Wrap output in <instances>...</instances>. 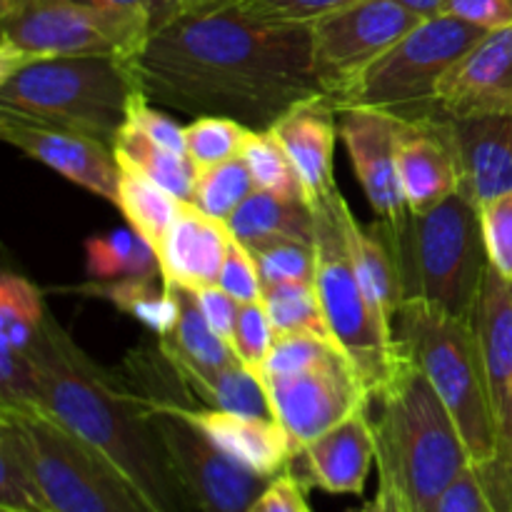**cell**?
Instances as JSON below:
<instances>
[{"mask_svg":"<svg viewBox=\"0 0 512 512\" xmlns=\"http://www.w3.org/2000/svg\"><path fill=\"white\" fill-rule=\"evenodd\" d=\"M140 93L153 105L220 115L268 130L298 100L320 93L310 23L250 15L238 3L158 25L133 58Z\"/></svg>","mask_w":512,"mask_h":512,"instance_id":"1","label":"cell"},{"mask_svg":"<svg viewBox=\"0 0 512 512\" xmlns=\"http://www.w3.org/2000/svg\"><path fill=\"white\" fill-rule=\"evenodd\" d=\"M25 358L38 388V410L103 453L160 512H193L143 400L118 373L100 368L50 313Z\"/></svg>","mask_w":512,"mask_h":512,"instance_id":"2","label":"cell"},{"mask_svg":"<svg viewBox=\"0 0 512 512\" xmlns=\"http://www.w3.org/2000/svg\"><path fill=\"white\" fill-rule=\"evenodd\" d=\"M378 400L380 415L373 420L378 483L390 485L408 512H433L440 495L473 465L458 425L405 355Z\"/></svg>","mask_w":512,"mask_h":512,"instance_id":"3","label":"cell"},{"mask_svg":"<svg viewBox=\"0 0 512 512\" xmlns=\"http://www.w3.org/2000/svg\"><path fill=\"white\" fill-rule=\"evenodd\" d=\"M398 268L403 303H428L473 320L488 273L480 210L463 188L398 225L375 220Z\"/></svg>","mask_w":512,"mask_h":512,"instance_id":"4","label":"cell"},{"mask_svg":"<svg viewBox=\"0 0 512 512\" xmlns=\"http://www.w3.org/2000/svg\"><path fill=\"white\" fill-rule=\"evenodd\" d=\"M138 95L133 60L120 55L30 60L0 75V110L103 140L110 148Z\"/></svg>","mask_w":512,"mask_h":512,"instance_id":"5","label":"cell"},{"mask_svg":"<svg viewBox=\"0 0 512 512\" xmlns=\"http://www.w3.org/2000/svg\"><path fill=\"white\" fill-rule=\"evenodd\" d=\"M398 348L453 415L473 465L495 460L493 410L475 320L428 303H403L393 320Z\"/></svg>","mask_w":512,"mask_h":512,"instance_id":"6","label":"cell"},{"mask_svg":"<svg viewBox=\"0 0 512 512\" xmlns=\"http://www.w3.org/2000/svg\"><path fill=\"white\" fill-rule=\"evenodd\" d=\"M345 198L335 190L315 205V293L330 335L358 370L370 400H378L403 365L393 325L380 318L355 270L345 233Z\"/></svg>","mask_w":512,"mask_h":512,"instance_id":"7","label":"cell"},{"mask_svg":"<svg viewBox=\"0 0 512 512\" xmlns=\"http://www.w3.org/2000/svg\"><path fill=\"white\" fill-rule=\"evenodd\" d=\"M483 35V28L455 15H425L330 100L338 110L370 108L403 123L443 115L438 108L440 83Z\"/></svg>","mask_w":512,"mask_h":512,"instance_id":"8","label":"cell"},{"mask_svg":"<svg viewBox=\"0 0 512 512\" xmlns=\"http://www.w3.org/2000/svg\"><path fill=\"white\" fill-rule=\"evenodd\" d=\"M153 20L78 0H0V75L30 60L140 53Z\"/></svg>","mask_w":512,"mask_h":512,"instance_id":"9","label":"cell"},{"mask_svg":"<svg viewBox=\"0 0 512 512\" xmlns=\"http://www.w3.org/2000/svg\"><path fill=\"white\" fill-rule=\"evenodd\" d=\"M0 413L15 418L23 428L55 512H160L123 470L45 410Z\"/></svg>","mask_w":512,"mask_h":512,"instance_id":"10","label":"cell"},{"mask_svg":"<svg viewBox=\"0 0 512 512\" xmlns=\"http://www.w3.org/2000/svg\"><path fill=\"white\" fill-rule=\"evenodd\" d=\"M143 405L193 512H248L273 483L225 455L198 425L180 413V405L148 400H143Z\"/></svg>","mask_w":512,"mask_h":512,"instance_id":"11","label":"cell"},{"mask_svg":"<svg viewBox=\"0 0 512 512\" xmlns=\"http://www.w3.org/2000/svg\"><path fill=\"white\" fill-rule=\"evenodd\" d=\"M423 20L400 0H355L310 23L320 93L335 98Z\"/></svg>","mask_w":512,"mask_h":512,"instance_id":"12","label":"cell"},{"mask_svg":"<svg viewBox=\"0 0 512 512\" xmlns=\"http://www.w3.org/2000/svg\"><path fill=\"white\" fill-rule=\"evenodd\" d=\"M495 423V460L473 465L493 512H512V283L488 268L475 310Z\"/></svg>","mask_w":512,"mask_h":512,"instance_id":"13","label":"cell"},{"mask_svg":"<svg viewBox=\"0 0 512 512\" xmlns=\"http://www.w3.org/2000/svg\"><path fill=\"white\" fill-rule=\"evenodd\" d=\"M260 378L268 388L275 420L293 445V458L305 445L370 403L358 370L343 350H335L313 368Z\"/></svg>","mask_w":512,"mask_h":512,"instance_id":"14","label":"cell"},{"mask_svg":"<svg viewBox=\"0 0 512 512\" xmlns=\"http://www.w3.org/2000/svg\"><path fill=\"white\" fill-rule=\"evenodd\" d=\"M0 138L28 158L48 165L70 183L115 205L120 165L113 148L103 140L70 133L63 128H50V125L8 113V110H0Z\"/></svg>","mask_w":512,"mask_h":512,"instance_id":"15","label":"cell"},{"mask_svg":"<svg viewBox=\"0 0 512 512\" xmlns=\"http://www.w3.org/2000/svg\"><path fill=\"white\" fill-rule=\"evenodd\" d=\"M340 140L375 220L398 225L410 213L398 175V138L403 120L370 108L338 110Z\"/></svg>","mask_w":512,"mask_h":512,"instance_id":"16","label":"cell"},{"mask_svg":"<svg viewBox=\"0 0 512 512\" xmlns=\"http://www.w3.org/2000/svg\"><path fill=\"white\" fill-rule=\"evenodd\" d=\"M398 175L410 213H425L463 188L458 138L453 118L403 123L398 138Z\"/></svg>","mask_w":512,"mask_h":512,"instance_id":"17","label":"cell"},{"mask_svg":"<svg viewBox=\"0 0 512 512\" xmlns=\"http://www.w3.org/2000/svg\"><path fill=\"white\" fill-rule=\"evenodd\" d=\"M438 108L448 118L512 113V25L485 30L453 65L440 83Z\"/></svg>","mask_w":512,"mask_h":512,"instance_id":"18","label":"cell"},{"mask_svg":"<svg viewBox=\"0 0 512 512\" xmlns=\"http://www.w3.org/2000/svg\"><path fill=\"white\" fill-rule=\"evenodd\" d=\"M338 108L328 95L318 93L298 100L268 128L293 163L310 208L328 200L335 185L333 155L338 140Z\"/></svg>","mask_w":512,"mask_h":512,"instance_id":"19","label":"cell"},{"mask_svg":"<svg viewBox=\"0 0 512 512\" xmlns=\"http://www.w3.org/2000/svg\"><path fill=\"white\" fill-rule=\"evenodd\" d=\"M375 463V430L368 408L358 410L305 445L290 463L305 490L320 488L333 495H360Z\"/></svg>","mask_w":512,"mask_h":512,"instance_id":"20","label":"cell"},{"mask_svg":"<svg viewBox=\"0 0 512 512\" xmlns=\"http://www.w3.org/2000/svg\"><path fill=\"white\" fill-rule=\"evenodd\" d=\"M233 235L225 220L210 218L193 203H183L163 243L155 250L160 280L188 290L218 285Z\"/></svg>","mask_w":512,"mask_h":512,"instance_id":"21","label":"cell"},{"mask_svg":"<svg viewBox=\"0 0 512 512\" xmlns=\"http://www.w3.org/2000/svg\"><path fill=\"white\" fill-rule=\"evenodd\" d=\"M180 413L198 425L225 455L253 470L255 475L275 480L288 473L293 463V445L278 420L213 410L205 405H180Z\"/></svg>","mask_w":512,"mask_h":512,"instance_id":"22","label":"cell"},{"mask_svg":"<svg viewBox=\"0 0 512 512\" xmlns=\"http://www.w3.org/2000/svg\"><path fill=\"white\" fill-rule=\"evenodd\" d=\"M463 190L475 205L512 193V113L453 118Z\"/></svg>","mask_w":512,"mask_h":512,"instance_id":"23","label":"cell"},{"mask_svg":"<svg viewBox=\"0 0 512 512\" xmlns=\"http://www.w3.org/2000/svg\"><path fill=\"white\" fill-rule=\"evenodd\" d=\"M230 235L245 248L273 243V240H300L315 243V213L303 198L270 193L255 188L228 220Z\"/></svg>","mask_w":512,"mask_h":512,"instance_id":"24","label":"cell"},{"mask_svg":"<svg viewBox=\"0 0 512 512\" xmlns=\"http://www.w3.org/2000/svg\"><path fill=\"white\" fill-rule=\"evenodd\" d=\"M343 220L360 283H363L365 293H368L370 303L378 310L380 318L393 325L395 313L403 305V293H400L398 268H395L393 253L385 245V240L380 238L375 225L358 223L350 205H345Z\"/></svg>","mask_w":512,"mask_h":512,"instance_id":"25","label":"cell"},{"mask_svg":"<svg viewBox=\"0 0 512 512\" xmlns=\"http://www.w3.org/2000/svg\"><path fill=\"white\" fill-rule=\"evenodd\" d=\"M178 295L180 318L170 335L158 338V348L168 355L175 368L220 370L225 365L238 363L228 340L220 338L200 310L195 290L173 285Z\"/></svg>","mask_w":512,"mask_h":512,"instance_id":"26","label":"cell"},{"mask_svg":"<svg viewBox=\"0 0 512 512\" xmlns=\"http://www.w3.org/2000/svg\"><path fill=\"white\" fill-rule=\"evenodd\" d=\"M178 373L205 408L275 420L263 378L240 360L220 370L178 368Z\"/></svg>","mask_w":512,"mask_h":512,"instance_id":"27","label":"cell"},{"mask_svg":"<svg viewBox=\"0 0 512 512\" xmlns=\"http://www.w3.org/2000/svg\"><path fill=\"white\" fill-rule=\"evenodd\" d=\"M113 153L120 168L135 170V173L163 185L175 198L190 203L198 168L185 153H175V150L155 143L150 135H145L143 130L130 123H125L120 133L115 135Z\"/></svg>","mask_w":512,"mask_h":512,"instance_id":"28","label":"cell"},{"mask_svg":"<svg viewBox=\"0 0 512 512\" xmlns=\"http://www.w3.org/2000/svg\"><path fill=\"white\" fill-rule=\"evenodd\" d=\"M0 512H55L15 418L0 413Z\"/></svg>","mask_w":512,"mask_h":512,"instance_id":"29","label":"cell"},{"mask_svg":"<svg viewBox=\"0 0 512 512\" xmlns=\"http://www.w3.org/2000/svg\"><path fill=\"white\" fill-rule=\"evenodd\" d=\"M183 203L185 200L175 198L155 180L145 178L135 170L120 168L115 208L125 215L128 228H133L153 250L160 248Z\"/></svg>","mask_w":512,"mask_h":512,"instance_id":"30","label":"cell"},{"mask_svg":"<svg viewBox=\"0 0 512 512\" xmlns=\"http://www.w3.org/2000/svg\"><path fill=\"white\" fill-rule=\"evenodd\" d=\"M83 290L110 300L115 308L143 323L158 338L170 335L178 325V295H175L173 285L163 283V280L158 285V280L150 278H123L110 280L105 285H85Z\"/></svg>","mask_w":512,"mask_h":512,"instance_id":"31","label":"cell"},{"mask_svg":"<svg viewBox=\"0 0 512 512\" xmlns=\"http://www.w3.org/2000/svg\"><path fill=\"white\" fill-rule=\"evenodd\" d=\"M88 273L95 280L160 278L155 250L133 228H115L108 235H95L85 243Z\"/></svg>","mask_w":512,"mask_h":512,"instance_id":"32","label":"cell"},{"mask_svg":"<svg viewBox=\"0 0 512 512\" xmlns=\"http://www.w3.org/2000/svg\"><path fill=\"white\" fill-rule=\"evenodd\" d=\"M263 305L278 335H315L333 340L313 283H283L263 290Z\"/></svg>","mask_w":512,"mask_h":512,"instance_id":"33","label":"cell"},{"mask_svg":"<svg viewBox=\"0 0 512 512\" xmlns=\"http://www.w3.org/2000/svg\"><path fill=\"white\" fill-rule=\"evenodd\" d=\"M253 190L255 180L250 175L248 163L243 160V155H238L225 163L200 168L195 173L190 203L210 218L228 220Z\"/></svg>","mask_w":512,"mask_h":512,"instance_id":"34","label":"cell"},{"mask_svg":"<svg viewBox=\"0 0 512 512\" xmlns=\"http://www.w3.org/2000/svg\"><path fill=\"white\" fill-rule=\"evenodd\" d=\"M43 295L30 280L5 273L0 278V338L8 340L18 353H25L43 325Z\"/></svg>","mask_w":512,"mask_h":512,"instance_id":"35","label":"cell"},{"mask_svg":"<svg viewBox=\"0 0 512 512\" xmlns=\"http://www.w3.org/2000/svg\"><path fill=\"white\" fill-rule=\"evenodd\" d=\"M240 155L248 163L255 188L305 200L303 185H300L293 163L268 130H248Z\"/></svg>","mask_w":512,"mask_h":512,"instance_id":"36","label":"cell"},{"mask_svg":"<svg viewBox=\"0 0 512 512\" xmlns=\"http://www.w3.org/2000/svg\"><path fill=\"white\" fill-rule=\"evenodd\" d=\"M248 130L243 123L220 115H200L193 123L185 125V148L195 168H210V165L225 163L238 158L243 150Z\"/></svg>","mask_w":512,"mask_h":512,"instance_id":"37","label":"cell"},{"mask_svg":"<svg viewBox=\"0 0 512 512\" xmlns=\"http://www.w3.org/2000/svg\"><path fill=\"white\" fill-rule=\"evenodd\" d=\"M258 265L263 290L283 283H313L315 243L300 240H273V243L248 248Z\"/></svg>","mask_w":512,"mask_h":512,"instance_id":"38","label":"cell"},{"mask_svg":"<svg viewBox=\"0 0 512 512\" xmlns=\"http://www.w3.org/2000/svg\"><path fill=\"white\" fill-rule=\"evenodd\" d=\"M273 343H275V328L268 310H265L263 300L240 305L233 338H230V348H233L235 358L258 373V370L263 368Z\"/></svg>","mask_w":512,"mask_h":512,"instance_id":"39","label":"cell"},{"mask_svg":"<svg viewBox=\"0 0 512 512\" xmlns=\"http://www.w3.org/2000/svg\"><path fill=\"white\" fill-rule=\"evenodd\" d=\"M478 210L490 268L512 283V193L485 200Z\"/></svg>","mask_w":512,"mask_h":512,"instance_id":"40","label":"cell"},{"mask_svg":"<svg viewBox=\"0 0 512 512\" xmlns=\"http://www.w3.org/2000/svg\"><path fill=\"white\" fill-rule=\"evenodd\" d=\"M340 350L335 340L315 338V335H278L265 358L260 375H288L298 370L313 368L320 360Z\"/></svg>","mask_w":512,"mask_h":512,"instance_id":"41","label":"cell"},{"mask_svg":"<svg viewBox=\"0 0 512 512\" xmlns=\"http://www.w3.org/2000/svg\"><path fill=\"white\" fill-rule=\"evenodd\" d=\"M218 285L225 290V293L233 295L240 305L263 300V280H260L253 253H250L243 243H238L235 238L233 243H230L228 255H225Z\"/></svg>","mask_w":512,"mask_h":512,"instance_id":"42","label":"cell"},{"mask_svg":"<svg viewBox=\"0 0 512 512\" xmlns=\"http://www.w3.org/2000/svg\"><path fill=\"white\" fill-rule=\"evenodd\" d=\"M250 15L280 23H313L320 15L335 8L355 3V0H235Z\"/></svg>","mask_w":512,"mask_h":512,"instance_id":"43","label":"cell"},{"mask_svg":"<svg viewBox=\"0 0 512 512\" xmlns=\"http://www.w3.org/2000/svg\"><path fill=\"white\" fill-rule=\"evenodd\" d=\"M128 123L135 125L138 130H143L145 135L155 140V143L165 145V148L175 150V153L188 155L185 148V128L175 123L173 118H168L165 113H160L158 105L150 103L143 93L133 100L128 110Z\"/></svg>","mask_w":512,"mask_h":512,"instance_id":"44","label":"cell"},{"mask_svg":"<svg viewBox=\"0 0 512 512\" xmlns=\"http://www.w3.org/2000/svg\"><path fill=\"white\" fill-rule=\"evenodd\" d=\"M440 13L455 15L483 30L512 25V0H445Z\"/></svg>","mask_w":512,"mask_h":512,"instance_id":"45","label":"cell"},{"mask_svg":"<svg viewBox=\"0 0 512 512\" xmlns=\"http://www.w3.org/2000/svg\"><path fill=\"white\" fill-rule=\"evenodd\" d=\"M248 512H313L305 500V488L295 480V475L283 473L263 490Z\"/></svg>","mask_w":512,"mask_h":512,"instance_id":"46","label":"cell"},{"mask_svg":"<svg viewBox=\"0 0 512 512\" xmlns=\"http://www.w3.org/2000/svg\"><path fill=\"white\" fill-rule=\"evenodd\" d=\"M195 298H198L200 310H203L205 320L210 323V328L220 335L223 340L233 338L235 320H238L240 303L233 298V295L225 293L220 285H210V288L195 290Z\"/></svg>","mask_w":512,"mask_h":512,"instance_id":"47","label":"cell"},{"mask_svg":"<svg viewBox=\"0 0 512 512\" xmlns=\"http://www.w3.org/2000/svg\"><path fill=\"white\" fill-rule=\"evenodd\" d=\"M433 512H493L473 465L440 495Z\"/></svg>","mask_w":512,"mask_h":512,"instance_id":"48","label":"cell"},{"mask_svg":"<svg viewBox=\"0 0 512 512\" xmlns=\"http://www.w3.org/2000/svg\"><path fill=\"white\" fill-rule=\"evenodd\" d=\"M78 3L95 5V8L108 10H130V13H143L153 20V30L165 23V0H78ZM150 30V33H153Z\"/></svg>","mask_w":512,"mask_h":512,"instance_id":"49","label":"cell"},{"mask_svg":"<svg viewBox=\"0 0 512 512\" xmlns=\"http://www.w3.org/2000/svg\"><path fill=\"white\" fill-rule=\"evenodd\" d=\"M225 3H235V0H165V23L178 18V15L218 8V5H225Z\"/></svg>","mask_w":512,"mask_h":512,"instance_id":"50","label":"cell"},{"mask_svg":"<svg viewBox=\"0 0 512 512\" xmlns=\"http://www.w3.org/2000/svg\"><path fill=\"white\" fill-rule=\"evenodd\" d=\"M378 495H380V498H383L385 512H408V508H405V503H403V500H400V495L395 493V490L390 488V485L378 483Z\"/></svg>","mask_w":512,"mask_h":512,"instance_id":"51","label":"cell"},{"mask_svg":"<svg viewBox=\"0 0 512 512\" xmlns=\"http://www.w3.org/2000/svg\"><path fill=\"white\" fill-rule=\"evenodd\" d=\"M400 3H405L410 10H415V13L423 15V18H425V15L440 13V10H443L445 0H400Z\"/></svg>","mask_w":512,"mask_h":512,"instance_id":"52","label":"cell"},{"mask_svg":"<svg viewBox=\"0 0 512 512\" xmlns=\"http://www.w3.org/2000/svg\"><path fill=\"white\" fill-rule=\"evenodd\" d=\"M363 512H385V503H383V498H380V495L375 493V498L370 500L368 505H365Z\"/></svg>","mask_w":512,"mask_h":512,"instance_id":"53","label":"cell"}]
</instances>
